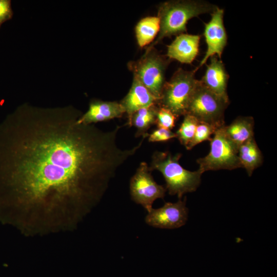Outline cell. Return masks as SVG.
<instances>
[{
	"label": "cell",
	"mask_w": 277,
	"mask_h": 277,
	"mask_svg": "<svg viewBox=\"0 0 277 277\" xmlns=\"http://www.w3.org/2000/svg\"><path fill=\"white\" fill-rule=\"evenodd\" d=\"M216 6L202 1H169L162 4L158 10L160 29L155 41L148 48L161 42L164 38L185 33L186 25L193 17L211 13Z\"/></svg>",
	"instance_id": "cell-3"
},
{
	"label": "cell",
	"mask_w": 277,
	"mask_h": 277,
	"mask_svg": "<svg viewBox=\"0 0 277 277\" xmlns=\"http://www.w3.org/2000/svg\"><path fill=\"white\" fill-rule=\"evenodd\" d=\"M124 113L120 103L93 100L90 102L88 110L85 113H82L77 123L92 124L121 117Z\"/></svg>",
	"instance_id": "cell-12"
},
{
	"label": "cell",
	"mask_w": 277,
	"mask_h": 277,
	"mask_svg": "<svg viewBox=\"0 0 277 277\" xmlns=\"http://www.w3.org/2000/svg\"><path fill=\"white\" fill-rule=\"evenodd\" d=\"M160 21L157 16H147L141 19L135 28V36L140 47L151 43L159 34Z\"/></svg>",
	"instance_id": "cell-18"
},
{
	"label": "cell",
	"mask_w": 277,
	"mask_h": 277,
	"mask_svg": "<svg viewBox=\"0 0 277 277\" xmlns=\"http://www.w3.org/2000/svg\"><path fill=\"white\" fill-rule=\"evenodd\" d=\"M182 154L172 155L169 151H155L151 157L149 169L160 171L166 182V189L171 195L179 199L186 193L196 191L201 182L202 172L199 169L191 171L179 163Z\"/></svg>",
	"instance_id": "cell-2"
},
{
	"label": "cell",
	"mask_w": 277,
	"mask_h": 277,
	"mask_svg": "<svg viewBox=\"0 0 277 277\" xmlns=\"http://www.w3.org/2000/svg\"><path fill=\"white\" fill-rule=\"evenodd\" d=\"M72 106L24 104L0 124V184L22 209L65 208L77 223L101 200L118 168L141 147L123 149L122 126L77 123Z\"/></svg>",
	"instance_id": "cell-1"
},
{
	"label": "cell",
	"mask_w": 277,
	"mask_h": 277,
	"mask_svg": "<svg viewBox=\"0 0 277 277\" xmlns=\"http://www.w3.org/2000/svg\"><path fill=\"white\" fill-rule=\"evenodd\" d=\"M224 11L217 7L211 13V19L205 23L204 35L207 45V50L198 69L205 64L209 58L216 56L220 59L227 43V34L224 24Z\"/></svg>",
	"instance_id": "cell-9"
},
{
	"label": "cell",
	"mask_w": 277,
	"mask_h": 277,
	"mask_svg": "<svg viewBox=\"0 0 277 277\" xmlns=\"http://www.w3.org/2000/svg\"><path fill=\"white\" fill-rule=\"evenodd\" d=\"M229 104L207 89L199 80L190 101L187 114L199 122L220 128L225 125L224 112Z\"/></svg>",
	"instance_id": "cell-6"
},
{
	"label": "cell",
	"mask_w": 277,
	"mask_h": 277,
	"mask_svg": "<svg viewBox=\"0 0 277 277\" xmlns=\"http://www.w3.org/2000/svg\"><path fill=\"white\" fill-rule=\"evenodd\" d=\"M158 100L135 76L131 87L125 97L120 102L129 120L137 110L154 104Z\"/></svg>",
	"instance_id": "cell-14"
},
{
	"label": "cell",
	"mask_w": 277,
	"mask_h": 277,
	"mask_svg": "<svg viewBox=\"0 0 277 277\" xmlns=\"http://www.w3.org/2000/svg\"><path fill=\"white\" fill-rule=\"evenodd\" d=\"M159 108L157 104L140 109L135 111L128 120L127 125L136 129L135 136L148 137V129L155 124L156 113Z\"/></svg>",
	"instance_id": "cell-17"
},
{
	"label": "cell",
	"mask_w": 277,
	"mask_h": 277,
	"mask_svg": "<svg viewBox=\"0 0 277 277\" xmlns=\"http://www.w3.org/2000/svg\"><path fill=\"white\" fill-rule=\"evenodd\" d=\"M177 117L169 110L159 106L156 113L155 124L157 128L170 130L175 126Z\"/></svg>",
	"instance_id": "cell-21"
},
{
	"label": "cell",
	"mask_w": 277,
	"mask_h": 277,
	"mask_svg": "<svg viewBox=\"0 0 277 277\" xmlns=\"http://www.w3.org/2000/svg\"><path fill=\"white\" fill-rule=\"evenodd\" d=\"M219 128L213 125L199 122L194 135V136L190 143L186 147V149L189 150L193 148L196 145L205 141H210L212 134H213L216 130Z\"/></svg>",
	"instance_id": "cell-20"
},
{
	"label": "cell",
	"mask_w": 277,
	"mask_h": 277,
	"mask_svg": "<svg viewBox=\"0 0 277 277\" xmlns=\"http://www.w3.org/2000/svg\"><path fill=\"white\" fill-rule=\"evenodd\" d=\"M206 71L200 81L209 90L224 100L229 101L227 88L229 75L221 59L216 56L210 58Z\"/></svg>",
	"instance_id": "cell-11"
},
{
	"label": "cell",
	"mask_w": 277,
	"mask_h": 277,
	"mask_svg": "<svg viewBox=\"0 0 277 277\" xmlns=\"http://www.w3.org/2000/svg\"><path fill=\"white\" fill-rule=\"evenodd\" d=\"M254 122L252 117L236 118L229 125L224 126L227 137L239 148L242 144L254 137Z\"/></svg>",
	"instance_id": "cell-15"
},
{
	"label": "cell",
	"mask_w": 277,
	"mask_h": 277,
	"mask_svg": "<svg viewBox=\"0 0 277 277\" xmlns=\"http://www.w3.org/2000/svg\"><path fill=\"white\" fill-rule=\"evenodd\" d=\"M179 128L175 133L176 138L185 147L192 141L199 122L193 116L186 114Z\"/></svg>",
	"instance_id": "cell-19"
},
{
	"label": "cell",
	"mask_w": 277,
	"mask_h": 277,
	"mask_svg": "<svg viewBox=\"0 0 277 277\" xmlns=\"http://www.w3.org/2000/svg\"><path fill=\"white\" fill-rule=\"evenodd\" d=\"M224 126L217 128L211 137L209 153L196 161L199 165L198 169L202 173L207 171L231 170L241 167L238 147L227 137Z\"/></svg>",
	"instance_id": "cell-5"
},
{
	"label": "cell",
	"mask_w": 277,
	"mask_h": 277,
	"mask_svg": "<svg viewBox=\"0 0 277 277\" xmlns=\"http://www.w3.org/2000/svg\"><path fill=\"white\" fill-rule=\"evenodd\" d=\"M238 156L241 166L245 169L249 176L263 163V156L254 137L240 145Z\"/></svg>",
	"instance_id": "cell-16"
},
{
	"label": "cell",
	"mask_w": 277,
	"mask_h": 277,
	"mask_svg": "<svg viewBox=\"0 0 277 277\" xmlns=\"http://www.w3.org/2000/svg\"><path fill=\"white\" fill-rule=\"evenodd\" d=\"M186 198L175 203L166 202L159 208H152L145 217L148 225L161 229H173L184 226L188 216Z\"/></svg>",
	"instance_id": "cell-10"
},
{
	"label": "cell",
	"mask_w": 277,
	"mask_h": 277,
	"mask_svg": "<svg viewBox=\"0 0 277 277\" xmlns=\"http://www.w3.org/2000/svg\"><path fill=\"white\" fill-rule=\"evenodd\" d=\"M148 141L150 142H166L170 139L176 137L175 133L170 130L162 128H157L148 135Z\"/></svg>",
	"instance_id": "cell-22"
},
{
	"label": "cell",
	"mask_w": 277,
	"mask_h": 277,
	"mask_svg": "<svg viewBox=\"0 0 277 277\" xmlns=\"http://www.w3.org/2000/svg\"><path fill=\"white\" fill-rule=\"evenodd\" d=\"M201 36L182 33L176 36L167 47V56L184 64H191L197 56Z\"/></svg>",
	"instance_id": "cell-13"
},
{
	"label": "cell",
	"mask_w": 277,
	"mask_h": 277,
	"mask_svg": "<svg viewBox=\"0 0 277 277\" xmlns=\"http://www.w3.org/2000/svg\"><path fill=\"white\" fill-rule=\"evenodd\" d=\"M12 15L11 1L0 0V28L4 22L10 19Z\"/></svg>",
	"instance_id": "cell-23"
},
{
	"label": "cell",
	"mask_w": 277,
	"mask_h": 277,
	"mask_svg": "<svg viewBox=\"0 0 277 277\" xmlns=\"http://www.w3.org/2000/svg\"><path fill=\"white\" fill-rule=\"evenodd\" d=\"M195 72L179 69L165 83L157 105L169 110L177 118L186 114L199 81L195 78Z\"/></svg>",
	"instance_id": "cell-4"
},
{
	"label": "cell",
	"mask_w": 277,
	"mask_h": 277,
	"mask_svg": "<svg viewBox=\"0 0 277 277\" xmlns=\"http://www.w3.org/2000/svg\"><path fill=\"white\" fill-rule=\"evenodd\" d=\"M168 64L167 59L160 55L153 47L148 48L145 54L137 61L129 64L134 76L158 101L166 82L165 73Z\"/></svg>",
	"instance_id": "cell-7"
},
{
	"label": "cell",
	"mask_w": 277,
	"mask_h": 277,
	"mask_svg": "<svg viewBox=\"0 0 277 277\" xmlns=\"http://www.w3.org/2000/svg\"><path fill=\"white\" fill-rule=\"evenodd\" d=\"M131 199L147 211L152 208L153 202L157 199H164L166 189L153 179L147 163L142 162L131 177L129 184Z\"/></svg>",
	"instance_id": "cell-8"
}]
</instances>
